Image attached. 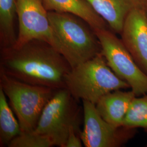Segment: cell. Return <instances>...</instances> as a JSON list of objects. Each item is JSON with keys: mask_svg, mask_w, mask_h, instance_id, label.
Segmentation results:
<instances>
[{"mask_svg": "<svg viewBox=\"0 0 147 147\" xmlns=\"http://www.w3.org/2000/svg\"><path fill=\"white\" fill-rule=\"evenodd\" d=\"M71 70L63 55L42 40L1 49L0 70L27 84L56 90L65 88V78Z\"/></svg>", "mask_w": 147, "mask_h": 147, "instance_id": "6da1fadb", "label": "cell"}, {"mask_svg": "<svg viewBox=\"0 0 147 147\" xmlns=\"http://www.w3.org/2000/svg\"><path fill=\"white\" fill-rule=\"evenodd\" d=\"M65 88L76 100L96 104L103 95L119 89L130 88L107 65L101 53L71 68L67 75Z\"/></svg>", "mask_w": 147, "mask_h": 147, "instance_id": "7a4b0ae2", "label": "cell"}, {"mask_svg": "<svg viewBox=\"0 0 147 147\" xmlns=\"http://www.w3.org/2000/svg\"><path fill=\"white\" fill-rule=\"evenodd\" d=\"M53 30L63 49V55L71 68L101 53L99 40L93 29L73 14L47 11Z\"/></svg>", "mask_w": 147, "mask_h": 147, "instance_id": "3957f363", "label": "cell"}, {"mask_svg": "<svg viewBox=\"0 0 147 147\" xmlns=\"http://www.w3.org/2000/svg\"><path fill=\"white\" fill-rule=\"evenodd\" d=\"M0 88L8 99L20 124L21 132L36 129L45 106L57 90L22 82L1 70Z\"/></svg>", "mask_w": 147, "mask_h": 147, "instance_id": "277c9868", "label": "cell"}, {"mask_svg": "<svg viewBox=\"0 0 147 147\" xmlns=\"http://www.w3.org/2000/svg\"><path fill=\"white\" fill-rule=\"evenodd\" d=\"M66 88L56 90L42 111L35 131L47 137L54 146L65 147L71 127L80 133L82 113Z\"/></svg>", "mask_w": 147, "mask_h": 147, "instance_id": "5b68a950", "label": "cell"}, {"mask_svg": "<svg viewBox=\"0 0 147 147\" xmlns=\"http://www.w3.org/2000/svg\"><path fill=\"white\" fill-rule=\"evenodd\" d=\"M101 47V53L111 70L129 84L136 96L147 94V74L137 64L121 39L108 28L93 30Z\"/></svg>", "mask_w": 147, "mask_h": 147, "instance_id": "8992f818", "label": "cell"}, {"mask_svg": "<svg viewBox=\"0 0 147 147\" xmlns=\"http://www.w3.org/2000/svg\"><path fill=\"white\" fill-rule=\"evenodd\" d=\"M18 32L15 45L19 48L33 40L47 42L63 55V49L49 21L42 0H16Z\"/></svg>", "mask_w": 147, "mask_h": 147, "instance_id": "52a82bcc", "label": "cell"}, {"mask_svg": "<svg viewBox=\"0 0 147 147\" xmlns=\"http://www.w3.org/2000/svg\"><path fill=\"white\" fill-rule=\"evenodd\" d=\"M82 104L84 127L80 136L85 147H121L135 136L136 129L113 126L100 116L94 104L83 100Z\"/></svg>", "mask_w": 147, "mask_h": 147, "instance_id": "ba28073f", "label": "cell"}, {"mask_svg": "<svg viewBox=\"0 0 147 147\" xmlns=\"http://www.w3.org/2000/svg\"><path fill=\"white\" fill-rule=\"evenodd\" d=\"M120 34L135 62L147 74V14L141 5L127 16Z\"/></svg>", "mask_w": 147, "mask_h": 147, "instance_id": "9c48e42d", "label": "cell"}, {"mask_svg": "<svg viewBox=\"0 0 147 147\" xmlns=\"http://www.w3.org/2000/svg\"><path fill=\"white\" fill-rule=\"evenodd\" d=\"M135 96L131 90L127 92L116 90L103 95L95 105L106 121L116 127L123 126L126 113Z\"/></svg>", "mask_w": 147, "mask_h": 147, "instance_id": "30bf717a", "label": "cell"}, {"mask_svg": "<svg viewBox=\"0 0 147 147\" xmlns=\"http://www.w3.org/2000/svg\"><path fill=\"white\" fill-rule=\"evenodd\" d=\"M105 20L109 28L121 34L129 13L141 5V0H84Z\"/></svg>", "mask_w": 147, "mask_h": 147, "instance_id": "8fae6325", "label": "cell"}, {"mask_svg": "<svg viewBox=\"0 0 147 147\" xmlns=\"http://www.w3.org/2000/svg\"><path fill=\"white\" fill-rule=\"evenodd\" d=\"M47 11L73 14L87 22L93 30L109 28L106 22L84 0H42Z\"/></svg>", "mask_w": 147, "mask_h": 147, "instance_id": "7c38bea8", "label": "cell"}, {"mask_svg": "<svg viewBox=\"0 0 147 147\" xmlns=\"http://www.w3.org/2000/svg\"><path fill=\"white\" fill-rule=\"evenodd\" d=\"M16 14V0H0L1 49L13 47L17 36L14 21Z\"/></svg>", "mask_w": 147, "mask_h": 147, "instance_id": "4fadbf2b", "label": "cell"}, {"mask_svg": "<svg viewBox=\"0 0 147 147\" xmlns=\"http://www.w3.org/2000/svg\"><path fill=\"white\" fill-rule=\"evenodd\" d=\"M3 90L0 88V146L9 143L21 132L20 124L15 117Z\"/></svg>", "mask_w": 147, "mask_h": 147, "instance_id": "5bb4252c", "label": "cell"}, {"mask_svg": "<svg viewBox=\"0 0 147 147\" xmlns=\"http://www.w3.org/2000/svg\"><path fill=\"white\" fill-rule=\"evenodd\" d=\"M123 126L147 131V95L135 96L126 113Z\"/></svg>", "mask_w": 147, "mask_h": 147, "instance_id": "9a60e30c", "label": "cell"}, {"mask_svg": "<svg viewBox=\"0 0 147 147\" xmlns=\"http://www.w3.org/2000/svg\"><path fill=\"white\" fill-rule=\"evenodd\" d=\"M54 146L47 137L34 130L21 132L9 143L8 147H51Z\"/></svg>", "mask_w": 147, "mask_h": 147, "instance_id": "2e32d148", "label": "cell"}, {"mask_svg": "<svg viewBox=\"0 0 147 147\" xmlns=\"http://www.w3.org/2000/svg\"><path fill=\"white\" fill-rule=\"evenodd\" d=\"M82 144L80 132L75 128L71 127L69 131L65 147H82Z\"/></svg>", "mask_w": 147, "mask_h": 147, "instance_id": "e0dca14e", "label": "cell"}, {"mask_svg": "<svg viewBox=\"0 0 147 147\" xmlns=\"http://www.w3.org/2000/svg\"><path fill=\"white\" fill-rule=\"evenodd\" d=\"M141 6L147 14V0H141Z\"/></svg>", "mask_w": 147, "mask_h": 147, "instance_id": "ac0fdd59", "label": "cell"}]
</instances>
